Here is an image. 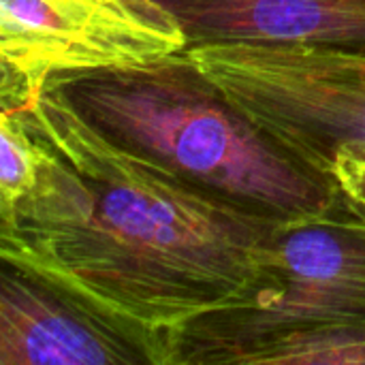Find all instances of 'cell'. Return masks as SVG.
Returning a JSON list of instances; mask_svg holds the SVG:
<instances>
[{"label": "cell", "mask_w": 365, "mask_h": 365, "mask_svg": "<svg viewBox=\"0 0 365 365\" xmlns=\"http://www.w3.org/2000/svg\"><path fill=\"white\" fill-rule=\"evenodd\" d=\"M15 111L38 148L24 190L0 203L2 263L113 329L148 365H178L195 325L252 302L289 220L128 150L56 83Z\"/></svg>", "instance_id": "6da1fadb"}, {"label": "cell", "mask_w": 365, "mask_h": 365, "mask_svg": "<svg viewBox=\"0 0 365 365\" xmlns=\"http://www.w3.org/2000/svg\"><path fill=\"white\" fill-rule=\"evenodd\" d=\"M49 83L118 143L233 203L289 222L349 210L331 180L248 120L188 51Z\"/></svg>", "instance_id": "7a4b0ae2"}, {"label": "cell", "mask_w": 365, "mask_h": 365, "mask_svg": "<svg viewBox=\"0 0 365 365\" xmlns=\"http://www.w3.org/2000/svg\"><path fill=\"white\" fill-rule=\"evenodd\" d=\"M186 51L248 120L310 171L331 180L336 150L365 143V45L203 43Z\"/></svg>", "instance_id": "3957f363"}, {"label": "cell", "mask_w": 365, "mask_h": 365, "mask_svg": "<svg viewBox=\"0 0 365 365\" xmlns=\"http://www.w3.org/2000/svg\"><path fill=\"white\" fill-rule=\"evenodd\" d=\"M351 321H365V220L349 205L334 216L289 222L252 302L195 325L178 365L242 364L287 334Z\"/></svg>", "instance_id": "277c9868"}, {"label": "cell", "mask_w": 365, "mask_h": 365, "mask_svg": "<svg viewBox=\"0 0 365 365\" xmlns=\"http://www.w3.org/2000/svg\"><path fill=\"white\" fill-rule=\"evenodd\" d=\"M190 47L156 0H0L2 107L60 77L148 64Z\"/></svg>", "instance_id": "5b68a950"}, {"label": "cell", "mask_w": 365, "mask_h": 365, "mask_svg": "<svg viewBox=\"0 0 365 365\" xmlns=\"http://www.w3.org/2000/svg\"><path fill=\"white\" fill-rule=\"evenodd\" d=\"M145 357L113 329L2 263L0 365H137Z\"/></svg>", "instance_id": "8992f818"}, {"label": "cell", "mask_w": 365, "mask_h": 365, "mask_svg": "<svg viewBox=\"0 0 365 365\" xmlns=\"http://www.w3.org/2000/svg\"><path fill=\"white\" fill-rule=\"evenodd\" d=\"M203 43L365 45V0H156Z\"/></svg>", "instance_id": "52a82bcc"}, {"label": "cell", "mask_w": 365, "mask_h": 365, "mask_svg": "<svg viewBox=\"0 0 365 365\" xmlns=\"http://www.w3.org/2000/svg\"><path fill=\"white\" fill-rule=\"evenodd\" d=\"M365 365V321L327 323L276 338L240 365Z\"/></svg>", "instance_id": "ba28073f"}, {"label": "cell", "mask_w": 365, "mask_h": 365, "mask_svg": "<svg viewBox=\"0 0 365 365\" xmlns=\"http://www.w3.org/2000/svg\"><path fill=\"white\" fill-rule=\"evenodd\" d=\"M331 180L353 210H365V143H351L336 150Z\"/></svg>", "instance_id": "9c48e42d"}, {"label": "cell", "mask_w": 365, "mask_h": 365, "mask_svg": "<svg viewBox=\"0 0 365 365\" xmlns=\"http://www.w3.org/2000/svg\"><path fill=\"white\" fill-rule=\"evenodd\" d=\"M355 212H357V214H359V216L365 220V210H355Z\"/></svg>", "instance_id": "30bf717a"}]
</instances>
